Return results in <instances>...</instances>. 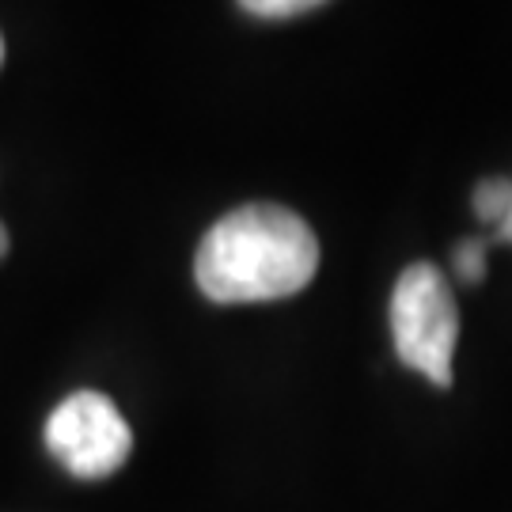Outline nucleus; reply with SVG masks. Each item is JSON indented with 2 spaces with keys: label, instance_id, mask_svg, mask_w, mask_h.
I'll return each mask as SVG.
<instances>
[{
  "label": "nucleus",
  "instance_id": "9",
  "mask_svg": "<svg viewBox=\"0 0 512 512\" xmlns=\"http://www.w3.org/2000/svg\"><path fill=\"white\" fill-rule=\"evenodd\" d=\"M0 65H4V38H0Z\"/></svg>",
  "mask_w": 512,
  "mask_h": 512
},
{
  "label": "nucleus",
  "instance_id": "1",
  "mask_svg": "<svg viewBox=\"0 0 512 512\" xmlns=\"http://www.w3.org/2000/svg\"><path fill=\"white\" fill-rule=\"evenodd\" d=\"M319 274V239L308 220L274 202L220 217L194 255V281L213 304H266L308 289Z\"/></svg>",
  "mask_w": 512,
  "mask_h": 512
},
{
  "label": "nucleus",
  "instance_id": "7",
  "mask_svg": "<svg viewBox=\"0 0 512 512\" xmlns=\"http://www.w3.org/2000/svg\"><path fill=\"white\" fill-rule=\"evenodd\" d=\"M494 239H501V243H512V198H509V213H505V220L494 228Z\"/></svg>",
  "mask_w": 512,
  "mask_h": 512
},
{
  "label": "nucleus",
  "instance_id": "6",
  "mask_svg": "<svg viewBox=\"0 0 512 512\" xmlns=\"http://www.w3.org/2000/svg\"><path fill=\"white\" fill-rule=\"evenodd\" d=\"M239 8L258 19H289V16H300V12H315L319 4L315 0H247Z\"/></svg>",
  "mask_w": 512,
  "mask_h": 512
},
{
  "label": "nucleus",
  "instance_id": "2",
  "mask_svg": "<svg viewBox=\"0 0 512 512\" xmlns=\"http://www.w3.org/2000/svg\"><path fill=\"white\" fill-rule=\"evenodd\" d=\"M391 338L406 368L429 384L452 387V357L459 342V308L433 262L406 266L391 293Z\"/></svg>",
  "mask_w": 512,
  "mask_h": 512
},
{
  "label": "nucleus",
  "instance_id": "4",
  "mask_svg": "<svg viewBox=\"0 0 512 512\" xmlns=\"http://www.w3.org/2000/svg\"><path fill=\"white\" fill-rule=\"evenodd\" d=\"M509 198H512V179H482L475 190L478 220L497 228L505 220V213H509Z\"/></svg>",
  "mask_w": 512,
  "mask_h": 512
},
{
  "label": "nucleus",
  "instance_id": "8",
  "mask_svg": "<svg viewBox=\"0 0 512 512\" xmlns=\"http://www.w3.org/2000/svg\"><path fill=\"white\" fill-rule=\"evenodd\" d=\"M4 251H8V228L0 224V255H4Z\"/></svg>",
  "mask_w": 512,
  "mask_h": 512
},
{
  "label": "nucleus",
  "instance_id": "3",
  "mask_svg": "<svg viewBox=\"0 0 512 512\" xmlns=\"http://www.w3.org/2000/svg\"><path fill=\"white\" fill-rule=\"evenodd\" d=\"M46 448L76 478H107L129 459L133 433L107 395L76 391L46 421Z\"/></svg>",
  "mask_w": 512,
  "mask_h": 512
},
{
  "label": "nucleus",
  "instance_id": "5",
  "mask_svg": "<svg viewBox=\"0 0 512 512\" xmlns=\"http://www.w3.org/2000/svg\"><path fill=\"white\" fill-rule=\"evenodd\" d=\"M452 266H456L459 281L478 285L486 277V239H463L452 255Z\"/></svg>",
  "mask_w": 512,
  "mask_h": 512
}]
</instances>
